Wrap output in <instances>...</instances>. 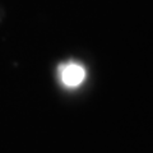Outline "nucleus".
I'll return each mask as SVG.
<instances>
[{"mask_svg": "<svg viewBox=\"0 0 153 153\" xmlns=\"http://www.w3.org/2000/svg\"><path fill=\"white\" fill-rule=\"evenodd\" d=\"M60 78L64 85L75 88L85 79V69L78 63H68L60 66Z\"/></svg>", "mask_w": 153, "mask_h": 153, "instance_id": "obj_1", "label": "nucleus"}]
</instances>
